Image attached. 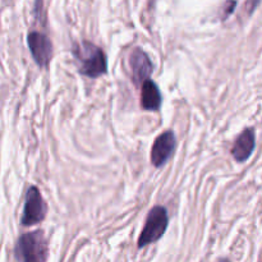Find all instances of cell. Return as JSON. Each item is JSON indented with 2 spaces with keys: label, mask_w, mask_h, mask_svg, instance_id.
I'll return each instance as SVG.
<instances>
[{
  "label": "cell",
  "mask_w": 262,
  "mask_h": 262,
  "mask_svg": "<svg viewBox=\"0 0 262 262\" xmlns=\"http://www.w3.org/2000/svg\"><path fill=\"white\" fill-rule=\"evenodd\" d=\"M73 55L78 60V72L89 78H99L107 73V61L104 50L91 41L73 45Z\"/></svg>",
  "instance_id": "1"
},
{
  "label": "cell",
  "mask_w": 262,
  "mask_h": 262,
  "mask_svg": "<svg viewBox=\"0 0 262 262\" xmlns=\"http://www.w3.org/2000/svg\"><path fill=\"white\" fill-rule=\"evenodd\" d=\"M15 257L20 262L48 261V241L42 230H35L20 235L15 246Z\"/></svg>",
  "instance_id": "2"
},
{
  "label": "cell",
  "mask_w": 262,
  "mask_h": 262,
  "mask_svg": "<svg viewBox=\"0 0 262 262\" xmlns=\"http://www.w3.org/2000/svg\"><path fill=\"white\" fill-rule=\"evenodd\" d=\"M169 216L168 211L163 206H155L150 210L146 219L145 227L141 232L138 238L137 247L138 250L145 248L146 246L155 243L164 235V233L168 229Z\"/></svg>",
  "instance_id": "3"
},
{
  "label": "cell",
  "mask_w": 262,
  "mask_h": 262,
  "mask_svg": "<svg viewBox=\"0 0 262 262\" xmlns=\"http://www.w3.org/2000/svg\"><path fill=\"white\" fill-rule=\"evenodd\" d=\"M46 212H48V206L41 196L40 189L35 186H31L26 193L25 207H23L20 223L23 227H32V225L40 224L45 219Z\"/></svg>",
  "instance_id": "4"
},
{
  "label": "cell",
  "mask_w": 262,
  "mask_h": 262,
  "mask_svg": "<svg viewBox=\"0 0 262 262\" xmlns=\"http://www.w3.org/2000/svg\"><path fill=\"white\" fill-rule=\"evenodd\" d=\"M177 147V138L173 130L168 129L155 140L151 150V163L155 168H161L173 156Z\"/></svg>",
  "instance_id": "5"
},
{
  "label": "cell",
  "mask_w": 262,
  "mask_h": 262,
  "mask_svg": "<svg viewBox=\"0 0 262 262\" xmlns=\"http://www.w3.org/2000/svg\"><path fill=\"white\" fill-rule=\"evenodd\" d=\"M27 43L31 55L38 67H48L53 58V42L41 32H30L27 35Z\"/></svg>",
  "instance_id": "6"
},
{
  "label": "cell",
  "mask_w": 262,
  "mask_h": 262,
  "mask_svg": "<svg viewBox=\"0 0 262 262\" xmlns=\"http://www.w3.org/2000/svg\"><path fill=\"white\" fill-rule=\"evenodd\" d=\"M129 66L132 69V78L136 84H142L143 82L150 79L152 74L154 64L151 61L150 56L140 48H136L130 53L129 56Z\"/></svg>",
  "instance_id": "7"
},
{
  "label": "cell",
  "mask_w": 262,
  "mask_h": 262,
  "mask_svg": "<svg viewBox=\"0 0 262 262\" xmlns=\"http://www.w3.org/2000/svg\"><path fill=\"white\" fill-rule=\"evenodd\" d=\"M256 146V135L253 128H246L235 140L232 155L237 163H245L252 155Z\"/></svg>",
  "instance_id": "8"
},
{
  "label": "cell",
  "mask_w": 262,
  "mask_h": 262,
  "mask_svg": "<svg viewBox=\"0 0 262 262\" xmlns=\"http://www.w3.org/2000/svg\"><path fill=\"white\" fill-rule=\"evenodd\" d=\"M161 97L160 89L152 79H147L142 83V92H141V105L145 110L150 112H158L161 106Z\"/></svg>",
  "instance_id": "9"
},
{
  "label": "cell",
  "mask_w": 262,
  "mask_h": 262,
  "mask_svg": "<svg viewBox=\"0 0 262 262\" xmlns=\"http://www.w3.org/2000/svg\"><path fill=\"white\" fill-rule=\"evenodd\" d=\"M217 262H230V261L228 260V258H220V260L217 261Z\"/></svg>",
  "instance_id": "10"
}]
</instances>
